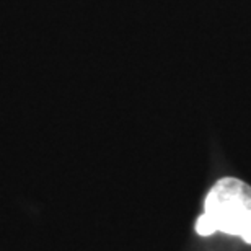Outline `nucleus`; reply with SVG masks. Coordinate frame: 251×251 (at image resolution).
<instances>
[{
	"label": "nucleus",
	"mask_w": 251,
	"mask_h": 251,
	"mask_svg": "<svg viewBox=\"0 0 251 251\" xmlns=\"http://www.w3.org/2000/svg\"><path fill=\"white\" fill-rule=\"evenodd\" d=\"M204 212L217 232L240 237L251 230V184L235 176L220 178L205 196Z\"/></svg>",
	"instance_id": "f257e3e1"
},
{
	"label": "nucleus",
	"mask_w": 251,
	"mask_h": 251,
	"mask_svg": "<svg viewBox=\"0 0 251 251\" xmlns=\"http://www.w3.org/2000/svg\"><path fill=\"white\" fill-rule=\"evenodd\" d=\"M194 230H196V233L201 235V237H210V235H214L217 232V227H215L214 220L205 212H202L198 219H196Z\"/></svg>",
	"instance_id": "f03ea898"
},
{
	"label": "nucleus",
	"mask_w": 251,
	"mask_h": 251,
	"mask_svg": "<svg viewBox=\"0 0 251 251\" xmlns=\"http://www.w3.org/2000/svg\"><path fill=\"white\" fill-rule=\"evenodd\" d=\"M240 238H242L247 245H251V230H247L245 233H242L240 235Z\"/></svg>",
	"instance_id": "7ed1b4c3"
}]
</instances>
